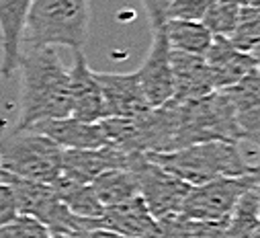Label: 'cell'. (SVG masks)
I'll use <instances>...</instances> for the list:
<instances>
[{
	"label": "cell",
	"mask_w": 260,
	"mask_h": 238,
	"mask_svg": "<svg viewBox=\"0 0 260 238\" xmlns=\"http://www.w3.org/2000/svg\"><path fill=\"white\" fill-rule=\"evenodd\" d=\"M70 117L86 124H96L107 117L101 86L82 49L74 51L70 68Z\"/></svg>",
	"instance_id": "30bf717a"
},
{
	"label": "cell",
	"mask_w": 260,
	"mask_h": 238,
	"mask_svg": "<svg viewBox=\"0 0 260 238\" xmlns=\"http://www.w3.org/2000/svg\"><path fill=\"white\" fill-rule=\"evenodd\" d=\"M49 238H72V236H68V234H57V232H51V234H49Z\"/></svg>",
	"instance_id": "f546056e"
},
{
	"label": "cell",
	"mask_w": 260,
	"mask_h": 238,
	"mask_svg": "<svg viewBox=\"0 0 260 238\" xmlns=\"http://www.w3.org/2000/svg\"><path fill=\"white\" fill-rule=\"evenodd\" d=\"M228 41L250 55L258 57V45H260V13L254 5H242L238 21L228 35Z\"/></svg>",
	"instance_id": "44dd1931"
},
{
	"label": "cell",
	"mask_w": 260,
	"mask_h": 238,
	"mask_svg": "<svg viewBox=\"0 0 260 238\" xmlns=\"http://www.w3.org/2000/svg\"><path fill=\"white\" fill-rule=\"evenodd\" d=\"M94 78L103 93L107 117L129 119V117H140L152 109L144 95V88L140 84L138 72L117 74V72H96L94 70Z\"/></svg>",
	"instance_id": "9c48e42d"
},
{
	"label": "cell",
	"mask_w": 260,
	"mask_h": 238,
	"mask_svg": "<svg viewBox=\"0 0 260 238\" xmlns=\"http://www.w3.org/2000/svg\"><path fill=\"white\" fill-rule=\"evenodd\" d=\"M49 234L45 224L27 214H17L0 224V238H49Z\"/></svg>",
	"instance_id": "603a6c76"
},
{
	"label": "cell",
	"mask_w": 260,
	"mask_h": 238,
	"mask_svg": "<svg viewBox=\"0 0 260 238\" xmlns=\"http://www.w3.org/2000/svg\"><path fill=\"white\" fill-rule=\"evenodd\" d=\"M129 156L132 154L121 152L113 146H103L94 150H63L59 176L80 185H90L105 170L127 168Z\"/></svg>",
	"instance_id": "7c38bea8"
},
{
	"label": "cell",
	"mask_w": 260,
	"mask_h": 238,
	"mask_svg": "<svg viewBox=\"0 0 260 238\" xmlns=\"http://www.w3.org/2000/svg\"><path fill=\"white\" fill-rule=\"evenodd\" d=\"M236 115L238 128L242 132L244 142L248 140L252 146L258 144L260 134V82H258V70L248 74L238 84L221 91Z\"/></svg>",
	"instance_id": "e0dca14e"
},
{
	"label": "cell",
	"mask_w": 260,
	"mask_h": 238,
	"mask_svg": "<svg viewBox=\"0 0 260 238\" xmlns=\"http://www.w3.org/2000/svg\"><path fill=\"white\" fill-rule=\"evenodd\" d=\"M205 0H172L166 9L164 21H201Z\"/></svg>",
	"instance_id": "cb8c5ba5"
},
{
	"label": "cell",
	"mask_w": 260,
	"mask_h": 238,
	"mask_svg": "<svg viewBox=\"0 0 260 238\" xmlns=\"http://www.w3.org/2000/svg\"><path fill=\"white\" fill-rule=\"evenodd\" d=\"M127 168L134 172L138 183V195L142 197L154 220L170 214H180L190 185L164 170L146 154H132Z\"/></svg>",
	"instance_id": "52a82bcc"
},
{
	"label": "cell",
	"mask_w": 260,
	"mask_h": 238,
	"mask_svg": "<svg viewBox=\"0 0 260 238\" xmlns=\"http://www.w3.org/2000/svg\"><path fill=\"white\" fill-rule=\"evenodd\" d=\"M17 70L21 95L15 130H31L41 122L70 117V68L63 66L55 47L23 45Z\"/></svg>",
	"instance_id": "6da1fadb"
},
{
	"label": "cell",
	"mask_w": 260,
	"mask_h": 238,
	"mask_svg": "<svg viewBox=\"0 0 260 238\" xmlns=\"http://www.w3.org/2000/svg\"><path fill=\"white\" fill-rule=\"evenodd\" d=\"M17 201L13 195V189L0 181V224H5L7 220H11L13 216H17Z\"/></svg>",
	"instance_id": "484cf974"
},
{
	"label": "cell",
	"mask_w": 260,
	"mask_h": 238,
	"mask_svg": "<svg viewBox=\"0 0 260 238\" xmlns=\"http://www.w3.org/2000/svg\"><path fill=\"white\" fill-rule=\"evenodd\" d=\"M146 11H148V17H150V23H164V15H166V9L172 0H142Z\"/></svg>",
	"instance_id": "4316f807"
},
{
	"label": "cell",
	"mask_w": 260,
	"mask_h": 238,
	"mask_svg": "<svg viewBox=\"0 0 260 238\" xmlns=\"http://www.w3.org/2000/svg\"><path fill=\"white\" fill-rule=\"evenodd\" d=\"M96 199L103 207L123 203L127 199L138 197V183L129 168H111L101 172L90 183Z\"/></svg>",
	"instance_id": "ac0fdd59"
},
{
	"label": "cell",
	"mask_w": 260,
	"mask_h": 238,
	"mask_svg": "<svg viewBox=\"0 0 260 238\" xmlns=\"http://www.w3.org/2000/svg\"><path fill=\"white\" fill-rule=\"evenodd\" d=\"M223 230H225V224L190 220V230H188L186 238H223Z\"/></svg>",
	"instance_id": "d4e9b609"
},
{
	"label": "cell",
	"mask_w": 260,
	"mask_h": 238,
	"mask_svg": "<svg viewBox=\"0 0 260 238\" xmlns=\"http://www.w3.org/2000/svg\"><path fill=\"white\" fill-rule=\"evenodd\" d=\"M84 228H105L127 238H150V234L156 228V220L152 218L146 203L138 195L123 203L105 207L101 218L86 220Z\"/></svg>",
	"instance_id": "9a60e30c"
},
{
	"label": "cell",
	"mask_w": 260,
	"mask_h": 238,
	"mask_svg": "<svg viewBox=\"0 0 260 238\" xmlns=\"http://www.w3.org/2000/svg\"><path fill=\"white\" fill-rule=\"evenodd\" d=\"M31 130L47 136L61 150H94V148L109 146L107 136L101 128V122L86 124V122H78L74 117H63V119L41 122Z\"/></svg>",
	"instance_id": "2e32d148"
},
{
	"label": "cell",
	"mask_w": 260,
	"mask_h": 238,
	"mask_svg": "<svg viewBox=\"0 0 260 238\" xmlns=\"http://www.w3.org/2000/svg\"><path fill=\"white\" fill-rule=\"evenodd\" d=\"M70 236L72 238H127V236H121V234L105 230V228H84V230H76Z\"/></svg>",
	"instance_id": "83f0119b"
},
{
	"label": "cell",
	"mask_w": 260,
	"mask_h": 238,
	"mask_svg": "<svg viewBox=\"0 0 260 238\" xmlns=\"http://www.w3.org/2000/svg\"><path fill=\"white\" fill-rule=\"evenodd\" d=\"M152 25V41L144 64L138 70L140 84L150 107H160L172 101V66H170V45L166 39L164 23Z\"/></svg>",
	"instance_id": "ba28073f"
},
{
	"label": "cell",
	"mask_w": 260,
	"mask_h": 238,
	"mask_svg": "<svg viewBox=\"0 0 260 238\" xmlns=\"http://www.w3.org/2000/svg\"><path fill=\"white\" fill-rule=\"evenodd\" d=\"M164 31L170 49L205 55L213 35L201 21H164Z\"/></svg>",
	"instance_id": "d6986e66"
},
{
	"label": "cell",
	"mask_w": 260,
	"mask_h": 238,
	"mask_svg": "<svg viewBox=\"0 0 260 238\" xmlns=\"http://www.w3.org/2000/svg\"><path fill=\"white\" fill-rule=\"evenodd\" d=\"M61 148L33 130H15L0 138V168L27 181L51 185L61 172Z\"/></svg>",
	"instance_id": "5b68a950"
},
{
	"label": "cell",
	"mask_w": 260,
	"mask_h": 238,
	"mask_svg": "<svg viewBox=\"0 0 260 238\" xmlns=\"http://www.w3.org/2000/svg\"><path fill=\"white\" fill-rule=\"evenodd\" d=\"M170 174L186 185H203L221 176H242L258 172L256 164L246 158L240 144L234 142H201L174 152L146 154Z\"/></svg>",
	"instance_id": "7a4b0ae2"
},
{
	"label": "cell",
	"mask_w": 260,
	"mask_h": 238,
	"mask_svg": "<svg viewBox=\"0 0 260 238\" xmlns=\"http://www.w3.org/2000/svg\"><path fill=\"white\" fill-rule=\"evenodd\" d=\"M242 3L238 0H205L201 23L211 31L213 37H228L238 21Z\"/></svg>",
	"instance_id": "7402d4cb"
},
{
	"label": "cell",
	"mask_w": 260,
	"mask_h": 238,
	"mask_svg": "<svg viewBox=\"0 0 260 238\" xmlns=\"http://www.w3.org/2000/svg\"><path fill=\"white\" fill-rule=\"evenodd\" d=\"M252 187H258V172L242 176H221L203 185H194L186 193L180 214L194 222L228 224L240 199Z\"/></svg>",
	"instance_id": "8992f818"
},
{
	"label": "cell",
	"mask_w": 260,
	"mask_h": 238,
	"mask_svg": "<svg viewBox=\"0 0 260 238\" xmlns=\"http://www.w3.org/2000/svg\"><path fill=\"white\" fill-rule=\"evenodd\" d=\"M170 66H172V101L184 103L215 93L213 76L205 62V55L170 49Z\"/></svg>",
	"instance_id": "8fae6325"
},
{
	"label": "cell",
	"mask_w": 260,
	"mask_h": 238,
	"mask_svg": "<svg viewBox=\"0 0 260 238\" xmlns=\"http://www.w3.org/2000/svg\"><path fill=\"white\" fill-rule=\"evenodd\" d=\"M90 25V0H33L23 45L84 49Z\"/></svg>",
	"instance_id": "3957f363"
},
{
	"label": "cell",
	"mask_w": 260,
	"mask_h": 238,
	"mask_svg": "<svg viewBox=\"0 0 260 238\" xmlns=\"http://www.w3.org/2000/svg\"><path fill=\"white\" fill-rule=\"evenodd\" d=\"M0 170H3V168H0Z\"/></svg>",
	"instance_id": "4dcf8cb0"
},
{
	"label": "cell",
	"mask_w": 260,
	"mask_h": 238,
	"mask_svg": "<svg viewBox=\"0 0 260 238\" xmlns=\"http://www.w3.org/2000/svg\"><path fill=\"white\" fill-rule=\"evenodd\" d=\"M176 150L201 142L240 144L244 140L234 109L221 91H215L201 99L176 103Z\"/></svg>",
	"instance_id": "277c9868"
},
{
	"label": "cell",
	"mask_w": 260,
	"mask_h": 238,
	"mask_svg": "<svg viewBox=\"0 0 260 238\" xmlns=\"http://www.w3.org/2000/svg\"><path fill=\"white\" fill-rule=\"evenodd\" d=\"M238 3H242V5H254V7H258V3H260V0H238Z\"/></svg>",
	"instance_id": "f1b7e54d"
},
{
	"label": "cell",
	"mask_w": 260,
	"mask_h": 238,
	"mask_svg": "<svg viewBox=\"0 0 260 238\" xmlns=\"http://www.w3.org/2000/svg\"><path fill=\"white\" fill-rule=\"evenodd\" d=\"M33 0H0V76H15L23 47L27 15Z\"/></svg>",
	"instance_id": "4fadbf2b"
},
{
	"label": "cell",
	"mask_w": 260,
	"mask_h": 238,
	"mask_svg": "<svg viewBox=\"0 0 260 238\" xmlns=\"http://www.w3.org/2000/svg\"><path fill=\"white\" fill-rule=\"evenodd\" d=\"M57 199L66 205L74 216L82 220H96L103 214V205L96 199L94 191L90 185H80L74 181H68L63 176H57V181L51 183Z\"/></svg>",
	"instance_id": "ffe728a7"
},
{
	"label": "cell",
	"mask_w": 260,
	"mask_h": 238,
	"mask_svg": "<svg viewBox=\"0 0 260 238\" xmlns=\"http://www.w3.org/2000/svg\"><path fill=\"white\" fill-rule=\"evenodd\" d=\"M205 62L211 70L215 91L230 88L258 70V57L236 49L228 37H213L205 51Z\"/></svg>",
	"instance_id": "5bb4252c"
}]
</instances>
